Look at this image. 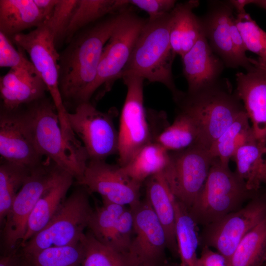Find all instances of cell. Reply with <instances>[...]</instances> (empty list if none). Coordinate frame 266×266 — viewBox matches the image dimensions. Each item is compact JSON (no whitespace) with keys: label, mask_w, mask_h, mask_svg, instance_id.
<instances>
[{"label":"cell","mask_w":266,"mask_h":266,"mask_svg":"<svg viewBox=\"0 0 266 266\" xmlns=\"http://www.w3.org/2000/svg\"><path fill=\"white\" fill-rule=\"evenodd\" d=\"M0 154L2 160L33 168L42 158L33 142L22 107L0 113Z\"/></svg>","instance_id":"16"},{"label":"cell","mask_w":266,"mask_h":266,"mask_svg":"<svg viewBox=\"0 0 266 266\" xmlns=\"http://www.w3.org/2000/svg\"><path fill=\"white\" fill-rule=\"evenodd\" d=\"M256 140L249 119L244 111L213 143L209 151L213 159L229 165L230 160L240 147Z\"/></svg>","instance_id":"26"},{"label":"cell","mask_w":266,"mask_h":266,"mask_svg":"<svg viewBox=\"0 0 266 266\" xmlns=\"http://www.w3.org/2000/svg\"><path fill=\"white\" fill-rule=\"evenodd\" d=\"M168 159L169 152L153 141L141 148L127 165L120 167L131 179L142 184L151 176L163 172Z\"/></svg>","instance_id":"29"},{"label":"cell","mask_w":266,"mask_h":266,"mask_svg":"<svg viewBox=\"0 0 266 266\" xmlns=\"http://www.w3.org/2000/svg\"><path fill=\"white\" fill-rule=\"evenodd\" d=\"M235 21L247 51L257 54L258 59L266 64V32L246 12L237 14Z\"/></svg>","instance_id":"36"},{"label":"cell","mask_w":266,"mask_h":266,"mask_svg":"<svg viewBox=\"0 0 266 266\" xmlns=\"http://www.w3.org/2000/svg\"><path fill=\"white\" fill-rule=\"evenodd\" d=\"M78 0H58L44 24L52 34L56 47L66 40V32Z\"/></svg>","instance_id":"37"},{"label":"cell","mask_w":266,"mask_h":266,"mask_svg":"<svg viewBox=\"0 0 266 266\" xmlns=\"http://www.w3.org/2000/svg\"><path fill=\"white\" fill-rule=\"evenodd\" d=\"M26 106V122L37 152L70 173L76 184L79 183L89 159L77 154L66 142L53 101L44 97Z\"/></svg>","instance_id":"4"},{"label":"cell","mask_w":266,"mask_h":266,"mask_svg":"<svg viewBox=\"0 0 266 266\" xmlns=\"http://www.w3.org/2000/svg\"><path fill=\"white\" fill-rule=\"evenodd\" d=\"M131 207L134 232L127 252L131 266H166L167 249L165 232L149 203L144 200Z\"/></svg>","instance_id":"14"},{"label":"cell","mask_w":266,"mask_h":266,"mask_svg":"<svg viewBox=\"0 0 266 266\" xmlns=\"http://www.w3.org/2000/svg\"><path fill=\"white\" fill-rule=\"evenodd\" d=\"M234 10L237 12V14L246 12L245 6L252 4L253 0H229Z\"/></svg>","instance_id":"44"},{"label":"cell","mask_w":266,"mask_h":266,"mask_svg":"<svg viewBox=\"0 0 266 266\" xmlns=\"http://www.w3.org/2000/svg\"><path fill=\"white\" fill-rule=\"evenodd\" d=\"M175 235L180 266H199L197 249L200 245L198 225L188 208L175 197Z\"/></svg>","instance_id":"27"},{"label":"cell","mask_w":266,"mask_h":266,"mask_svg":"<svg viewBox=\"0 0 266 266\" xmlns=\"http://www.w3.org/2000/svg\"><path fill=\"white\" fill-rule=\"evenodd\" d=\"M266 218V189L261 190L243 206L202 227L200 245L213 248L229 261L244 236Z\"/></svg>","instance_id":"9"},{"label":"cell","mask_w":266,"mask_h":266,"mask_svg":"<svg viewBox=\"0 0 266 266\" xmlns=\"http://www.w3.org/2000/svg\"><path fill=\"white\" fill-rule=\"evenodd\" d=\"M45 21L33 0H0V32L10 39Z\"/></svg>","instance_id":"24"},{"label":"cell","mask_w":266,"mask_h":266,"mask_svg":"<svg viewBox=\"0 0 266 266\" xmlns=\"http://www.w3.org/2000/svg\"><path fill=\"white\" fill-rule=\"evenodd\" d=\"M199 3L197 0L177 2L170 13V41L175 56L181 57L185 55L202 33L200 17L194 12Z\"/></svg>","instance_id":"22"},{"label":"cell","mask_w":266,"mask_h":266,"mask_svg":"<svg viewBox=\"0 0 266 266\" xmlns=\"http://www.w3.org/2000/svg\"><path fill=\"white\" fill-rule=\"evenodd\" d=\"M16 49L9 37L0 32V66L1 67L35 69L31 61L25 55V51L19 47Z\"/></svg>","instance_id":"39"},{"label":"cell","mask_w":266,"mask_h":266,"mask_svg":"<svg viewBox=\"0 0 266 266\" xmlns=\"http://www.w3.org/2000/svg\"><path fill=\"white\" fill-rule=\"evenodd\" d=\"M33 168L2 160L0 165V224L4 222L17 193Z\"/></svg>","instance_id":"32"},{"label":"cell","mask_w":266,"mask_h":266,"mask_svg":"<svg viewBox=\"0 0 266 266\" xmlns=\"http://www.w3.org/2000/svg\"><path fill=\"white\" fill-rule=\"evenodd\" d=\"M127 94L118 130V165H127L138 151L153 141L150 125L144 106V79L134 75L122 77Z\"/></svg>","instance_id":"12"},{"label":"cell","mask_w":266,"mask_h":266,"mask_svg":"<svg viewBox=\"0 0 266 266\" xmlns=\"http://www.w3.org/2000/svg\"><path fill=\"white\" fill-rule=\"evenodd\" d=\"M82 255L79 242L74 245L50 247L26 256L31 266H81Z\"/></svg>","instance_id":"35"},{"label":"cell","mask_w":266,"mask_h":266,"mask_svg":"<svg viewBox=\"0 0 266 266\" xmlns=\"http://www.w3.org/2000/svg\"><path fill=\"white\" fill-rule=\"evenodd\" d=\"M126 206L103 200L100 206L93 209L87 228L93 236L109 246L118 219Z\"/></svg>","instance_id":"34"},{"label":"cell","mask_w":266,"mask_h":266,"mask_svg":"<svg viewBox=\"0 0 266 266\" xmlns=\"http://www.w3.org/2000/svg\"><path fill=\"white\" fill-rule=\"evenodd\" d=\"M26 259L25 255L18 249L6 252L0 259V266H23Z\"/></svg>","instance_id":"42"},{"label":"cell","mask_w":266,"mask_h":266,"mask_svg":"<svg viewBox=\"0 0 266 266\" xmlns=\"http://www.w3.org/2000/svg\"><path fill=\"white\" fill-rule=\"evenodd\" d=\"M145 182V200L151 206L165 232L167 249L177 256L174 197L163 172L151 176Z\"/></svg>","instance_id":"21"},{"label":"cell","mask_w":266,"mask_h":266,"mask_svg":"<svg viewBox=\"0 0 266 266\" xmlns=\"http://www.w3.org/2000/svg\"><path fill=\"white\" fill-rule=\"evenodd\" d=\"M11 40L28 54L31 62L47 87L63 131H69L68 112L59 88L60 54L57 52L51 32L44 23L27 33H20L14 35Z\"/></svg>","instance_id":"10"},{"label":"cell","mask_w":266,"mask_h":266,"mask_svg":"<svg viewBox=\"0 0 266 266\" xmlns=\"http://www.w3.org/2000/svg\"><path fill=\"white\" fill-rule=\"evenodd\" d=\"M78 186L66 199L46 226L21 247L25 255L52 247L74 245L80 242L93 209L89 193L83 186Z\"/></svg>","instance_id":"6"},{"label":"cell","mask_w":266,"mask_h":266,"mask_svg":"<svg viewBox=\"0 0 266 266\" xmlns=\"http://www.w3.org/2000/svg\"><path fill=\"white\" fill-rule=\"evenodd\" d=\"M64 171L48 158L32 169L17 193L4 222L2 241L6 252L14 250L17 244L21 242L35 204Z\"/></svg>","instance_id":"7"},{"label":"cell","mask_w":266,"mask_h":266,"mask_svg":"<svg viewBox=\"0 0 266 266\" xmlns=\"http://www.w3.org/2000/svg\"><path fill=\"white\" fill-rule=\"evenodd\" d=\"M199 266H230L229 261L218 252L207 246L201 247Z\"/></svg>","instance_id":"41"},{"label":"cell","mask_w":266,"mask_h":266,"mask_svg":"<svg viewBox=\"0 0 266 266\" xmlns=\"http://www.w3.org/2000/svg\"><path fill=\"white\" fill-rule=\"evenodd\" d=\"M251 63L245 72L236 73L234 91L243 104L256 139L266 146V64L253 58Z\"/></svg>","instance_id":"17"},{"label":"cell","mask_w":266,"mask_h":266,"mask_svg":"<svg viewBox=\"0 0 266 266\" xmlns=\"http://www.w3.org/2000/svg\"><path fill=\"white\" fill-rule=\"evenodd\" d=\"M26 256V259L23 266H31L29 258L26 256Z\"/></svg>","instance_id":"46"},{"label":"cell","mask_w":266,"mask_h":266,"mask_svg":"<svg viewBox=\"0 0 266 266\" xmlns=\"http://www.w3.org/2000/svg\"><path fill=\"white\" fill-rule=\"evenodd\" d=\"M74 180L65 171L57 182L40 198L29 217L21 247L49 223L66 200Z\"/></svg>","instance_id":"23"},{"label":"cell","mask_w":266,"mask_h":266,"mask_svg":"<svg viewBox=\"0 0 266 266\" xmlns=\"http://www.w3.org/2000/svg\"><path fill=\"white\" fill-rule=\"evenodd\" d=\"M58 0H33L45 21L50 16Z\"/></svg>","instance_id":"43"},{"label":"cell","mask_w":266,"mask_h":266,"mask_svg":"<svg viewBox=\"0 0 266 266\" xmlns=\"http://www.w3.org/2000/svg\"><path fill=\"white\" fill-rule=\"evenodd\" d=\"M125 10L78 32L60 54L59 88L65 105L66 103L78 104L95 81L103 48Z\"/></svg>","instance_id":"1"},{"label":"cell","mask_w":266,"mask_h":266,"mask_svg":"<svg viewBox=\"0 0 266 266\" xmlns=\"http://www.w3.org/2000/svg\"><path fill=\"white\" fill-rule=\"evenodd\" d=\"M232 159L236 165L235 172L249 190L259 192L266 189V146L256 140L240 147Z\"/></svg>","instance_id":"25"},{"label":"cell","mask_w":266,"mask_h":266,"mask_svg":"<svg viewBox=\"0 0 266 266\" xmlns=\"http://www.w3.org/2000/svg\"><path fill=\"white\" fill-rule=\"evenodd\" d=\"M134 232V216L132 209L127 207L120 215L109 247L127 254Z\"/></svg>","instance_id":"38"},{"label":"cell","mask_w":266,"mask_h":266,"mask_svg":"<svg viewBox=\"0 0 266 266\" xmlns=\"http://www.w3.org/2000/svg\"><path fill=\"white\" fill-rule=\"evenodd\" d=\"M264 266H266V261H265V264H264Z\"/></svg>","instance_id":"48"},{"label":"cell","mask_w":266,"mask_h":266,"mask_svg":"<svg viewBox=\"0 0 266 266\" xmlns=\"http://www.w3.org/2000/svg\"><path fill=\"white\" fill-rule=\"evenodd\" d=\"M233 10L229 0H211L200 19L203 34L213 51L226 67L236 68L240 66L233 52L230 31Z\"/></svg>","instance_id":"18"},{"label":"cell","mask_w":266,"mask_h":266,"mask_svg":"<svg viewBox=\"0 0 266 266\" xmlns=\"http://www.w3.org/2000/svg\"><path fill=\"white\" fill-rule=\"evenodd\" d=\"M173 100L179 110L195 120L200 131V144L208 149L245 111L230 82L224 79L195 92L181 91Z\"/></svg>","instance_id":"2"},{"label":"cell","mask_w":266,"mask_h":266,"mask_svg":"<svg viewBox=\"0 0 266 266\" xmlns=\"http://www.w3.org/2000/svg\"><path fill=\"white\" fill-rule=\"evenodd\" d=\"M80 243L83 252L81 266H131L127 254L102 243L89 231L83 234Z\"/></svg>","instance_id":"33"},{"label":"cell","mask_w":266,"mask_h":266,"mask_svg":"<svg viewBox=\"0 0 266 266\" xmlns=\"http://www.w3.org/2000/svg\"><path fill=\"white\" fill-rule=\"evenodd\" d=\"M47 87L35 69L10 68L0 78L2 108L16 110L45 97Z\"/></svg>","instance_id":"20"},{"label":"cell","mask_w":266,"mask_h":266,"mask_svg":"<svg viewBox=\"0 0 266 266\" xmlns=\"http://www.w3.org/2000/svg\"><path fill=\"white\" fill-rule=\"evenodd\" d=\"M252 4L266 10V0H253Z\"/></svg>","instance_id":"45"},{"label":"cell","mask_w":266,"mask_h":266,"mask_svg":"<svg viewBox=\"0 0 266 266\" xmlns=\"http://www.w3.org/2000/svg\"><path fill=\"white\" fill-rule=\"evenodd\" d=\"M114 109L108 112L97 109L90 101L77 104L68 112L69 126L81 140L89 160H105L118 154L119 136L114 123Z\"/></svg>","instance_id":"13"},{"label":"cell","mask_w":266,"mask_h":266,"mask_svg":"<svg viewBox=\"0 0 266 266\" xmlns=\"http://www.w3.org/2000/svg\"><path fill=\"white\" fill-rule=\"evenodd\" d=\"M154 141L168 152L180 151L200 144V131L189 114L179 110L173 123L160 131Z\"/></svg>","instance_id":"28"},{"label":"cell","mask_w":266,"mask_h":266,"mask_svg":"<svg viewBox=\"0 0 266 266\" xmlns=\"http://www.w3.org/2000/svg\"><path fill=\"white\" fill-rule=\"evenodd\" d=\"M183 73L193 93L213 85L221 79L225 67L202 33L193 47L181 57Z\"/></svg>","instance_id":"19"},{"label":"cell","mask_w":266,"mask_h":266,"mask_svg":"<svg viewBox=\"0 0 266 266\" xmlns=\"http://www.w3.org/2000/svg\"><path fill=\"white\" fill-rule=\"evenodd\" d=\"M259 192L249 190L229 165L214 159L204 185L188 210L196 224L204 227L240 209Z\"/></svg>","instance_id":"5"},{"label":"cell","mask_w":266,"mask_h":266,"mask_svg":"<svg viewBox=\"0 0 266 266\" xmlns=\"http://www.w3.org/2000/svg\"><path fill=\"white\" fill-rule=\"evenodd\" d=\"M166 266H171V265L168 264V263Z\"/></svg>","instance_id":"47"},{"label":"cell","mask_w":266,"mask_h":266,"mask_svg":"<svg viewBox=\"0 0 266 266\" xmlns=\"http://www.w3.org/2000/svg\"><path fill=\"white\" fill-rule=\"evenodd\" d=\"M128 2L145 11L149 20H154L169 14L177 2L175 0H128Z\"/></svg>","instance_id":"40"},{"label":"cell","mask_w":266,"mask_h":266,"mask_svg":"<svg viewBox=\"0 0 266 266\" xmlns=\"http://www.w3.org/2000/svg\"><path fill=\"white\" fill-rule=\"evenodd\" d=\"M266 260V218L249 232L231 257L230 266H264Z\"/></svg>","instance_id":"31"},{"label":"cell","mask_w":266,"mask_h":266,"mask_svg":"<svg viewBox=\"0 0 266 266\" xmlns=\"http://www.w3.org/2000/svg\"><path fill=\"white\" fill-rule=\"evenodd\" d=\"M77 184L111 203L132 207L140 201L141 184L129 177L119 165L105 160H89L82 180Z\"/></svg>","instance_id":"15"},{"label":"cell","mask_w":266,"mask_h":266,"mask_svg":"<svg viewBox=\"0 0 266 266\" xmlns=\"http://www.w3.org/2000/svg\"><path fill=\"white\" fill-rule=\"evenodd\" d=\"M170 12L158 19L146 20L120 78L134 75L150 82L161 83L169 90L174 98L180 90L175 86L172 72L176 56L170 41Z\"/></svg>","instance_id":"3"},{"label":"cell","mask_w":266,"mask_h":266,"mask_svg":"<svg viewBox=\"0 0 266 266\" xmlns=\"http://www.w3.org/2000/svg\"><path fill=\"white\" fill-rule=\"evenodd\" d=\"M128 5V0H78L65 41L68 43L81 30L110 14L122 11Z\"/></svg>","instance_id":"30"},{"label":"cell","mask_w":266,"mask_h":266,"mask_svg":"<svg viewBox=\"0 0 266 266\" xmlns=\"http://www.w3.org/2000/svg\"><path fill=\"white\" fill-rule=\"evenodd\" d=\"M214 159L200 144L169 152L163 172L174 197L189 209L201 191Z\"/></svg>","instance_id":"11"},{"label":"cell","mask_w":266,"mask_h":266,"mask_svg":"<svg viewBox=\"0 0 266 266\" xmlns=\"http://www.w3.org/2000/svg\"><path fill=\"white\" fill-rule=\"evenodd\" d=\"M146 21L128 10H125L103 48L96 79L79 103L90 101L93 95L100 88L102 89L101 93L109 91L114 82L121 78Z\"/></svg>","instance_id":"8"}]
</instances>
